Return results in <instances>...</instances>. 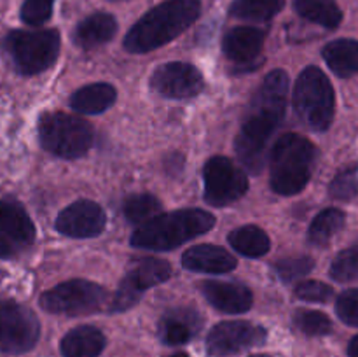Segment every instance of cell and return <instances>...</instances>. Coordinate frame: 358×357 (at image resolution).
<instances>
[{"label": "cell", "instance_id": "1", "mask_svg": "<svg viewBox=\"0 0 358 357\" xmlns=\"http://www.w3.org/2000/svg\"><path fill=\"white\" fill-rule=\"evenodd\" d=\"M289 94V76L285 70H273L255 91L240 133L234 140L238 158L252 174H261L268 158V144L283 121Z\"/></svg>", "mask_w": 358, "mask_h": 357}, {"label": "cell", "instance_id": "2", "mask_svg": "<svg viewBox=\"0 0 358 357\" xmlns=\"http://www.w3.org/2000/svg\"><path fill=\"white\" fill-rule=\"evenodd\" d=\"M199 13V0H164L133 24L124 38V48L136 55L154 51L187 30Z\"/></svg>", "mask_w": 358, "mask_h": 357}, {"label": "cell", "instance_id": "3", "mask_svg": "<svg viewBox=\"0 0 358 357\" xmlns=\"http://www.w3.org/2000/svg\"><path fill=\"white\" fill-rule=\"evenodd\" d=\"M317 161V147L306 136L285 133L269 154V182L278 195H297L306 188Z\"/></svg>", "mask_w": 358, "mask_h": 357}, {"label": "cell", "instance_id": "4", "mask_svg": "<svg viewBox=\"0 0 358 357\" xmlns=\"http://www.w3.org/2000/svg\"><path fill=\"white\" fill-rule=\"evenodd\" d=\"M213 224H215V217L201 209L159 214L149 223L142 224L133 233L131 245L138 248H149V251H171L210 231Z\"/></svg>", "mask_w": 358, "mask_h": 357}, {"label": "cell", "instance_id": "5", "mask_svg": "<svg viewBox=\"0 0 358 357\" xmlns=\"http://www.w3.org/2000/svg\"><path fill=\"white\" fill-rule=\"evenodd\" d=\"M297 118L315 132H325L334 119V88L318 66H306L297 77L292 97Z\"/></svg>", "mask_w": 358, "mask_h": 357}, {"label": "cell", "instance_id": "6", "mask_svg": "<svg viewBox=\"0 0 358 357\" xmlns=\"http://www.w3.org/2000/svg\"><path fill=\"white\" fill-rule=\"evenodd\" d=\"M38 140L48 153L65 160L84 156L93 144V126L65 112H44L38 119Z\"/></svg>", "mask_w": 358, "mask_h": 357}, {"label": "cell", "instance_id": "7", "mask_svg": "<svg viewBox=\"0 0 358 357\" xmlns=\"http://www.w3.org/2000/svg\"><path fill=\"white\" fill-rule=\"evenodd\" d=\"M3 46L23 76H35L48 70L58 58L59 34L56 30H14Z\"/></svg>", "mask_w": 358, "mask_h": 357}, {"label": "cell", "instance_id": "8", "mask_svg": "<svg viewBox=\"0 0 358 357\" xmlns=\"http://www.w3.org/2000/svg\"><path fill=\"white\" fill-rule=\"evenodd\" d=\"M108 294L101 286L87 280H69L41 296V307L49 314L58 315H87L107 308Z\"/></svg>", "mask_w": 358, "mask_h": 357}, {"label": "cell", "instance_id": "9", "mask_svg": "<svg viewBox=\"0 0 358 357\" xmlns=\"http://www.w3.org/2000/svg\"><path fill=\"white\" fill-rule=\"evenodd\" d=\"M41 324L30 308L10 300H0V350L24 354L35 346Z\"/></svg>", "mask_w": 358, "mask_h": 357}, {"label": "cell", "instance_id": "10", "mask_svg": "<svg viewBox=\"0 0 358 357\" xmlns=\"http://www.w3.org/2000/svg\"><path fill=\"white\" fill-rule=\"evenodd\" d=\"M171 275V266L168 261L156 258H145L135 261L128 270L124 279L119 284L114 298L108 303L110 312H124L138 303L145 289L166 282Z\"/></svg>", "mask_w": 358, "mask_h": 357}, {"label": "cell", "instance_id": "11", "mask_svg": "<svg viewBox=\"0 0 358 357\" xmlns=\"http://www.w3.org/2000/svg\"><path fill=\"white\" fill-rule=\"evenodd\" d=\"M205 202L213 206H226L247 192L248 178L240 167L224 156H213L203 170Z\"/></svg>", "mask_w": 358, "mask_h": 357}, {"label": "cell", "instance_id": "12", "mask_svg": "<svg viewBox=\"0 0 358 357\" xmlns=\"http://www.w3.org/2000/svg\"><path fill=\"white\" fill-rule=\"evenodd\" d=\"M150 88L166 98H192L205 88L201 72L191 63L171 62L159 65L150 76Z\"/></svg>", "mask_w": 358, "mask_h": 357}, {"label": "cell", "instance_id": "13", "mask_svg": "<svg viewBox=\"0 0 358 357\" xmlns=\"http://www.w3.org/2000/svg\"><path fill=\"white\" fill-rule=\"evenodd\" d=\"M266 340V329L247 321H227L217 324L206 338L210 356L222 357L252 349Z\"/></svg>", "mask_w": 358, "mask_h": 357}, {"label": "cell", "instance_id": "14", "mask_svg": "<svg viewBox=\"0 0 358 357\" xmlns=\"http://www.w3.org/2000/svg\"><path fill=\"white\" fill-rule=\"evenodd\" d=\"M35 240V226L23 206L0 200V258H14Z\"/></svg>", "mask_w": 358, "mask_h": 357}, {"label": "cell", "instance_id": "15", "mask_svg": "<svg viewBox=\"0 0 358 357\" xmlns=\"http://www.w3.org/2000/svg\"><path fill=\"white\" fill-rule=\"evenodd\" d=\"M107 216L98 203L79 200L62 210L56 219V230L72 238L98 237L105 230Z\"/></svg>", "mask_w": 358, "mask_h": 357}, {"label": "cell", "instance_id": "16", "mask_svg": "<svg viewBox=\"0 0 358 357\" xmlns=\"http://www.w3.org/2000/svg\"><path fill=\"white\" fill-rule=\"evenodd\" d=\"M201 293L213 308L224 314H243L254 303L252 290L241 284L206 280L201 284Z\"/></svg>", "mask_w": 358, "mask_h": 357}, {"label": "cell", "instance_id": "17", "mask_svg": "<svg viewBox=\"0 0 358 357\" xmlns=\"http://www.w3.org/2000/svg\"><path fill=\"white\" fill-rule=\"evenodd\" d=\"M262 46H264V31L255 27H236L229 30L224 37V55L236 65H252L259 63Z\"/></svg>", "mask_w": 358, "mask_h": 357}, {"label": "cell", "instance_id": "18", "mask_svg": "<svg viewBox=\"0 0 358 357\" xmlns=\"http://www.w3.org/2000/svg\"><path fill=\"white\" fill-rule=\"evenodd\" d=\"M182 265L191 272L199 273H227L236 268L238 261L231 252L217 245H196L182 255Z\"/></svg>", "mask_w": 358, "mask_h": 357}, {"label": "cell", "instance_id": "19", "mask_svg": "<svg viewBox=\"0 0 358 357\" xmlns=\"http://www.w3.org/2000/svg\"><path fill=\"white\" fill-rule=\"evenodd\" d=\"M201 328V317L191 308H175L159 322V338L166 345H184Z\"/></svg>", "mask_w": 358, "mask_h": 357}, {"label": "cell", "instance_id": "20", "mask_svg": "<svg viewBox=\"0 0 358 357\" xmlns=\"http://www.w3.org/2000/svg\"><path fill=\"white\" fill-rule=\"evenodd\" d=\"M115 31H117V23L114 16L107 13H94L77 24L73 41L79 48L93 49L110 41Z\"/></svg>", "mask_w": 358, "mask_h": 357}, {"label": "cell", "instance_id": "21", "mask_svg": "<svg viewBox=\"0 0 358 357\" xmlns=\"http://www.w3.org/2000/svg\"><path fill=\"white\" fill-rule=\"evenodd\" d=\"M63 357H98L105 349V336L93 326H79L62 340Z\"/></svg>", "mask_w": 358, "mask_h": 357}, {"label": "cell", "instance_id": "22", "mask_svg": "<svg viewBox=\"0 0 358 357\" xmlns=\"http://www.w3.org/2000/svg\"><path fill=\"white\" fill-rule=\"evenodd\" d=\"M115 90L107 83H94L80 88L70 98V107L80 114H100L114 105Z\"/></svg>", "mask_w": 358, "mask_h": 357}, {"label": "cell", "instance_id": "23", "mask_svg": "<svg viewBox=\"0 0 358 357\" xmlns=\"http://www.w3.org/2000/svg\"><path fill=\"white\" fill-rule=\"evenodd\" d=\"M322 55L336 76L346 79L358 74V41L355 38H339L329 42Z\"/></svg>", "mask_w": 358, "mask_h": 357}, {"label": "cell", "instance_id": "24", "mask_svg": "<svg viewBox=\"0 0 358 357\" xmlns=\"http://www.w3.org/2000/svg\"><path fill=\"white\" fill-rule=\"evenodd\" d=\"M294 9L304 20L325 28H336L343 21V13L336 0H294Z\"/></svg>", "mask_w": 358, "mask_h": 357}, {"label": "cell", "instance_id": "25", "mask_svg": "<svg viewBox=\"0 0 358 357\" xmlns=\"http://www.w3.org/2000/svg\"><path fill=\"white\" fill-rule=\"evenodd\" d=\"M229 244L247 258H261L268 254L269 238L266 231L257 226H241L229 233Z\"/></svg>", "mask_w": 358, "mask_h": 357}, {"label": "cell", "instance_id": "26", "mask_svg": "<svg viewBox=\"0 0 358 357\" xmlns=\"http://www.w3.org/2000/svg\"><path fill=\"white\" fill-rule=\"evenodd\" d=\"M345 219V212L339 209H327L318 214L313 223H311L310 231H308L310 244L317 245V247L327 245L343 230Z\"/></svg>", "mask_w": 358, "mask_h": 357}, {"label": "cell", "instance_id": "27", "mask_svg": "<svg viewBox=\"0 0 358 357\" xmlns=\"http://www.w3.org/2000/svg\"><path fill=\"white\" fill-rule=\"evenodd\" d=\"M283 6L285 0H234L229 14L245 21H268L276 16Z\"/></svg>", "mask_w": 358, "mask_h": 357}, {"label": "cell", "instance_id": "28", "mask_svg": "<svg viewBox=\"0 0 358 357\" xmlns=\"http://www.w3.org/2000/svg\"><path fill=\"white\" fill-rule=\"evenodd\" d=\"M124 216L129 223L133 224H145L150 219L161 214V203L156 196L149 195V192H140V195L129 196L124 202Z\"/></svg>", "mask_w": 358, "mask_h": 357}, {"label": "cell", "instance_id": "29", "mask_svg": "<svg viewBox=\"0 0 358 357\" xmlns=\"http://www.w3.org/2000/svg\"><path fill=\"white\" fill-rule=\"evenodd\" d=\"M294 326L308 336H324L332 331L331 318L317 310H297L294 314Z\"/></svg>", "mask_w": 358, "mask_h": 357}, {"label": "cell", "instance_id": "30", "mask_svg": "<svg viewBox=\"0 0 358 357\" xmlns=\"http://www.w3.org/2000/svg\"><path fill=\"white\" fill-rule=\"evenodd\" d=\"M331 276L338 282L358 279V245H352L336 255L331 265Z\"/></svg>", "mask_w": 358, "mask_h": 357}, {"label": "cell", "instance_id": "31", "mask_svg": "<svg viewBox=\"0 0 358 357\" xmlns=\"http://www.w3.org/2000/svg\"><path fill=\"white\" fill-rule=\"evenodd\" d=\"M329 192L332 198L348 202L358 195V167H346L332 178L329 186Z\"/></svg>", "mask_w": 358, "mask_h": 357}, {"label": "cell", "instance_id": "32", "mask_svg": "<svg viewBox=\"0 0 358 357\" xmlns=\"http://www.w3.org/2000/svg\"><path fill=\"white\" fill-rule=\"evenodd\" d=\"M313 266L315 262L311 258H285L276 262L275 272L283 282H292V280L308 275Z\"/></svg>", "mask_w": 358, "mask_h": 357}, {"label": "cell", "instance_id": "33", "mask_svg": "<svg viewBox=\"0 0 358 357\" xmlns=\"http://www.w3.org/2000/svg\"><path fill=\"white\" fill-rule=\"evenodd\" d=\"M55 0H24L21 7V20L30 27L45 23L52 14Z\"/></svg>", "mask_w": 358, "mask_h": 357}, {"label": "cell", "instance_id": "34", "mask_svg": "<svg viewBox=\"0 0 358 357\" xmlns=\"http://www.w3.org/2000/svg\"><path fill=\"white\" fill-rule=\"evenodd\" d=\"M334 294L331 286L318 280H306L296 287V296L304 301H313V303H325Z\"/></svg>", "mask_w": 358, "mask_h": 357}, {"label": "cell", "instance_id": "35", "mask_svg": "<svg viewBox=\"0 0 358 357\" xmlns=\"http://www.w3.org/2000/svg\"><path fill=\"white\" fill-rule=\"evenodd\" d=\"M336 312H338V317L341 318L345 324L358 328V289L345 290V293L338 298Z\"/></svg>", "mask_w": 358, "mask_h": 357}, {"label": "cell", "instance_id": "36", "mask_svg": "<svg viewBox=\"0 0 358 357\" xmlns=\"http://www.w3.org/2000/svg\"><path fill=\"white\" fill-rule=\"evenodd\" d=\"M348 356L350 357H358V336H355V338H353L352 342H350Z\"/></svg>", "mask_w": 358, "mask_h": 357}, {"label": "cell", "instance_id": "37", "mask_svg": "<svg viewBox=\"0 0 358 357\" xmlns=\"http://www.w3.org/2000/svg\"><path fill=\"white\" fill-rule=\"evenodd\" d=\"M170 357H189V356L185 352H177V354H171Z\"/></svg>", "mask_w": 358, "mask_h": 357}, {"label": "cell", "instance_id": "38", "mask_svg": "<svg viewBox=\"0 0 358 357\" xmlns=\"http://www.w3.org/2000/svg\"><path fill=\"white\" fill-rule=\"evenodd\" d=\"M252 357H269V356H252Z\"/></svg>", "mask_w": 358, "mask_h": 357}, {"label": "cell", "instance_id": "39", "mask_svg": "<svg viewBox=\"0 0 358 357\" xmlns=\"http://www.w3.org/2000/svg\"><path fill=\"white\" fill-rule=\"evenodd\" d=\"M112 2H119V0H112Z\"/></svg>", "mask_w": 358, "mask_h": 357}]
</instances>
